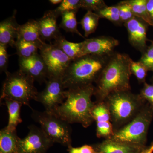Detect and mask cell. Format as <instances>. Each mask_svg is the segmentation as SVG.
Masks as SVG:
<instances>
[{
	"mask_svg": "<svg viewBox=\"0 0 153 153\" xmlns=\"http://www.w3.org/2000/svg\"><path fill=\"white\" fill-rule=\"evenodd\" d=\"M104 102L109 111L114 131L131 121L147 102L140 94L133 93L131 90L111 94Z\"/></svg>",
	"mask_w": 153,
	"mask_h": 153,
	"instance_id": "277c9868",
	"label": "cell"
},
{
	"mask_svg": "<svg viewBox=\"0 0 153 153\" xmlns=\"http://www.w3.org/2000/svg\"><path fill=\"white\" fill-rule=\"evenodd\" d=\"M84 55H93L99 56H111L115 49L120 44L117 39L108 36L98 37L85 39L83 41Z\"/></svg>",
	"mask_w": 153,
	"mask_h": 153,
	"instance_id": "7c38bea8",
	"label": "cell"
},
{
	"mask_svg": "<svg viewBox=\"0 0 153 153\" xmlns=\"http://www.w3.org/2000/svg\"><path fill=\"white\" fill-rule=\"evenodd\" d=\"M96 135L98 138L109 139L113 135L114 130L111 122L96 123Z\"/></svg>",
	"mask_w": 153,
	"mask_h": 153,
	"instance_id": "f1b7e54d",
	"label": "cell"
},
{
	"mask_svg": "<svg viewBox=\"0 0 153 153\" xmlns=\"http://www.w3.org/2000/svg\"><path fill=\"white\" fill-rule=\"evenodd\" d=\"M143 53L141 54L140 62L143 64L149 71L153 72V40Z\"/></svg>",
	"mask_w": 153,
	"mask_h": 153,
	"instance_id": "4dcf8cb0",
	"label": "cell"
},
{
	"mask_svg": "<svg viewBox=\"0 0 153 153\" xmlns=\"http://www.w3.org/2000/svg\"><path fill=\"white\" fill-rule=\"evenodd\" d=\"M125 1L131 7L134 16L142 19L149 26L153 27L147 10V0H125Z\"/></svg>",
	"mask_w": 153,
	"mask_h": 153,
	"instance_id": "603a6c76",
	"label": "cell"
},
{
	"mask_svg": "<svg viewBox=\"0 0 153 153\" xmlns=\"http://www.w3.org/2000/svg\"><path fill=\"white\" fill-rule=\"evenodd\" d=\"M111 56L88 55L72 60L62 78L65 88L84 87L95 83Z\"/></svg>",
	"mask_w": 153,
	"mask_h": 153,
	"instance_id": "3957f363",
	"label": "cell"
},
{
	"mask_svg": "<svg viewBox=\"0 0 153 153\" xmlns=\"http://www.w3.org/2000/svg\"><path fill=\"white\" fill-rule=\"evenodd\" d=\"M81 0H63L60 5L54 11L59 16L66 12H77L79 9L81 8Z\"/></svg>",
	"mask_w": 153,
	"mask_h": 153,
	"instance_id": "83f0119b",
	"label": "cell"
},
{
	"mask_svg": "<svg viewBox=\"0 0 153 153\" xmlns=\"http://www.w3.org/2000/svg\"><path fill=\"white\" fill-rule=\"evenodd\" d=\"M131 71L136 77L139 83H144L149 71L146 66L139 61H134L131 58L130 64Z\"/></svg>",
	"mask_w": 153,
	"mask_h": 153,
	"instance_id": "4316f807",
	"label": "cell"
},
{
	"mask_svg": "<svg viewBox=\"0 0 153 153\" xmlns=\"http://www.w3.org/2000/svg\"><path fill=\"white\" fill-rule=\"evenodd\" d=\"M45 83V88L38 92L36 100L44 105L46 111L52 112L65 100L66 88L61 78H49Z\"/></svg>",
	"mask_w": 153,
	"mask_h": 153,
	"instance_id": "9c48e42d",
	"label": "cell"
},
{
	"mask_svg": "<svg viewBox=\"0 0 153 153\" xmlns=\"http://www.w3.org/2000/svg\"><path fill=\"white\" fill-rule=\"evenodd\" d=\"M20 138L16 130L11 131L6 127L0 131V153H19Z\"/></svg>",
	"mask_w": 153,
	"mask_h": 153,
	"instance_id": "e0dca14e",
	"label": "cell"
},
{
	"mask_svg": "<svg viewBox=\"0 0 153 153\" xmlns=\"http://www.w3.org/2000/svg\"><path fill=\"white\" fill-rule=\"evenodd\" d=\"M3 100V104L7 106L9 113L8 123L6 128L10 130L16 131L17 126L22 122L21 117V108L23 104L11 100Z\"/></svg>",
	"mask_w": 153,
	"mask_h": 153,
	"instance_id": "ffe728a7",
	"label": "cell"
},
{
	"mask_svg": "<svg viewBox=\"0 0 153 153\" xmlns=\"http://www.w3.org/2000/svg\"><path fill=\"white\" fill-rule=\"evenodd\" d=\"M28 42L22 39L16 40L15 47L16 49V54L19 57L28 58L38 53V50L44 43Z\"/></svg>",
	"mask_w": 153,
	"mask_h": 153,
	"instance_id": "44dd1931",
	"label": "cell"
},
{
	"mask_svg": "<svg viewBox=\"0 0 153 153\" xmlns=\"http://www.w3.org/2000/svg\"><path fill=\"white\" fill-rule=\"evenodd\" d=\"M58 17L54 10H50L46 11L43 17L37 20L41 38L43 41L55 40L61 36L60 26L57 23Z\"/></svg>",
	"mask_w": 153,
	"mask_h": 153,
	"instance_id": "5bb4252c",
	"label": "cell"
},
{
	"mask_svg": "<svg viewBox=\"0 0 153 153\" xmlns=\"http://www.w3.org/2000/svg\"><path fill=\"white\" fill-rule=\"evenodd\" d=\"M95 13L100 18L107 19L117 26H121L123 24L120 17L117 5L110 7L107 6Z\"/></svg>",
	"mask_w": 153,
	"mask_h": 153,
	"instance_id": "d4e9b609",
	"label": "cell"
},
{
	"mask_svg": "<svg viewBox=\"0 0 153 153\" xmlns=\"http://www.w3.org/2000/svg\"><path fill=\"white\" fill-rule=\"evenodd\" d=\"M146 7L149 18L153 25V0H147Z\"/></svg>",
	"mask_w": 153,
	"mask_h": 153,
	"instance_id": "d590c367",
	"label": "cell"
},
{
	"mask_svg": "<svg viewBox=\"0 0 153 153\" xmlns=\"http://www.w3.org/2000/svg\"><path fill=\"white\" fill-rule=\"evenodd\" d=\"M7 47L3 44H0V70L1 72H7L8 66L9 55L7 51Z\"/></svg>",
	"mask_w": 153,
	"mask_h": 153,
	"instance_id": "836d02e7",
	"label": "cell"
},
{
	"mask_svg": "<svg viewBox=\"0 0 153 153\" xmlns=\"http://www.w3.org/2000/svg\"><path fill=\"white\" fill-rule=\"evenodd\" d=\"M127 31L128 41L132 47L143 53L148 46L147 33L149 26L142 19L134 16L124 24Z\"/></svg>",
	"mask_w": 153,
	"mask_h": 153,
	"instance_id": "8fae6325",
	"label": "cell"
},
{
	"mask_svg": "<svg viewBox=\"0 0 153 153\" xmlns=\"http://www.w3.org/2000/svg\"><path fill=\"white\" fill-rule=\"evenodd\" d=\"M81 6L87 11L96 13L107 5L103 0H81Z\"/></svg>",
	"mask_w": 153,
	"mask_h": 153,
	"instance_id": "1f68e13d",
	"label": "cell"
},
{
	"mask_svg": "<svg viewBox=\"0 0 153 153\" xmlns=\"http://www.w3.org/2000/svg\"><path fill=\"white\" fill-rule=\"evenodd\" d=\"M53 44L61 49L72 60L84 56L83 41L79 43L70 42L61 36L54 40Z\"/></svg>",
	"mask_w": 153,
	"mask_h": 153,
	"instance_id": "d6986e66",
	"label": "cell"
},
{
	"mask_svg": "<svg viewBox=\"0 0 153 153\" xmlns=\"http://www.w3.org/2000/svg\"><path fill=\"white\" fill-rule=\"evenodd\" d=\"M116 5L118 8L120 17L123 25L134 17L131 7L125 1H121Z\"/></svg>",
	"mask_w": 153,
	"mask_h": 153,
	"instance_id": "f546056e",
	"label": "cell"
},
{
	"mask_svg": "<svg viewBox=\"0 0 153 153\" xmlns=\"http://www.w3.org/2000/svg\"><path fill=\"white\" fill-rule=\"evenodd\" d=\"M39 50L47 67L48 79H62L72 60L54 44H47L44 42Z\"/></svg>",
	"mask_w": 153,
	"mask_h": 153,
	"instance_id": "ba28073f",
	"label": "cell"
},
{
	"mask_svg": "<svg viewBox=\"0 0 153 153\" xmlns=\"http://www.w3.org/2000/svg\"><path fill=\"white\" fill-rule=\"evenodd\" d=\"M6 74L1 100H11L30 106V101L36 100L38 93L34 79L20 69L13 73L7 71Z\"/></svg>",
	"mask_w": 153,
	"mask_h": 153,
	"instance_id": "8992f818",
	"label": "cell"
},
{
	"mask_svg": "<svg viewBox=\"0 0 153 153\" xmlns=\"http://www.w3.org/2000/svg\"><path fill=\"white\" fill-rule=\"evenodd\" d=\"M139 94L153 108V83L149 84L145 82Z\"/></svg>",
	"mask_w": 153,
	"mask_h": 153,
	"instance_id": "d6a6232c",
	"label": "cell"
},
{
	"mask_svg": "<svg viewBox=\"0 0 153 153\" xmlns=\"http://www.w3.org/2000/svg\"><path fill=\"white\" fill-rule=\"evenodd\" d=\"M19 69L32 77L34 81L42 83L48 79L46 64L40 54L28 58L19 57Z\"/></svg>",
	"mask_w": 153,
	"mask_h": 153,
	"instance_id": "4fadbf2b",
	"label": "cell"
},
{
	"mask_svg": "<svg viewBox=\"0 0 153 153\" xmlns=\"http://www.w3.org/2000/svg\"><path fill=\"white\" fill-rule=\"evenodd\" d=\"M63 1V0H50L49 2L53 5H56L57 4H61Z\"/></svg>",
	"mask_w": 153,
	"mask_h": 153,
	"instance_id": "74e56055",
	"label": "cell"
},
{
	"mask_svg": "<svg viewBox=\"0 0 153 153\" xmlns=\"http://www.w3.org/2000/svg\"><path fill=\"white\" fill-rule=\"evenodd\" d=\"M32 117L41 126V129L53 143H57L68 147L71 146L70 124L54 113L33 110Z\"/></svg>",
	"mask_w": 153,
	"mask_h": 153,
	"instance_id": "52a82bcc",
	"label": "cell"
},
{
	"mask_svg": "<svg viewBox=\"0 0 153 153\" xmlns=\"http://www.w3.org/2000/svg\"><path fill=\"white\" fill-rule=\"evenodd\" d=\"M152 83H153V75H152Z\"/></svg>",
	"mask_w": 153,
	"mask_h": 153,
	"instance_id": "f35d334b",
	"label": "cell"
},
{
	"mask_svg": "<svg viewBox=\"0 0 153 153\" xmlns=\"http://www.w3.org/2000/svg\"><path fill=\"white\" fill-rule=\"evenodd\" d=\"M95 102L92 115L96 123L111 121L110 115L105 102L104 101Z\"/></svg>",
	"mask_w": 153,
	"mask_h": 153,
	"instance_id": "484cf974",
	"label": "cell"
},
{
	"mask_svg": "<svg viewBox=\"0 0 153 153\" xmlns=\"http://www.w3.org/2000/svg\"><path fill=\"white\" fill-rule=\"evenodd\" d=\"M69 153H97L93 146L85 145L79 147H68Z\"/></svg>",
	"mask_w": 153,
	"mask_h": 153,
	"instance_id": "e575fe53",
	"label": "cell"
},
{
	"mask_svg": "<svg viewBox=\"0 0 153 153\" xmlns=\"http://www.w3.org/2000/svg\"><path fill=\"white\" fill-rule=\"evenodd\" d=\"M131 57L125 53L115 52L95 82L94 95L97 102H103L111 94L131 90Z\"/></svg>",
	"mask_w": 153,
	"mask_h": 153,
	"instance_id": "6da1fadb",
	"label": "cell"
},
{
	"mask_svg": "<svg viewBox=\"0 0 153 153\" xmlns=\"http://www.w3.org/2000/svg\"><path fill=\"white\" fill-rule=\"evenodd\" d=\"M26 137L20 139L19 153H46L53 143L41 128L35 125L29 127Z\"/></svg>",
	"mask_w": 153,
	"mask_h": 153,
	"instance_id": "30bf717a",
	"label": "cell"
},
{
	"mask_svg": "<svg viewBox=\"0 0 153 153\" xmlns=\"http://www.w3.org/2000/svg\"><path fill=\"white\" fill-rule=\"evenodd\" d=\"M100 19V17L94 12L87 11L79 23L84 30L85 37H88L95 32Z\"/></svg>",
	"mask_w": 153,
	"mask_h": 153,
	"instance_id": "cb8c5ba5",
	"label": "cell"
},
{
	"mask_svg": "<svg viewBox=\"0 0 153 153\" xmlns=\"http://www.w3.org/2000/svg\"><path fill=\"white\" fill-rule=\"evenodd\" d=\"M76 12L70 11L63 13L61 15L62 20L59 26L66 32L75 33L80 37L84 38L77 29V21L76 18Z\"/></svg>",
	"mask_w": 153,
	"mask_h": 153,
	"instance_id": "7402d4cb",
	"label": "cell"
},
{
	"mask_svg": "<svg viewBox=\"0 0 153 153\" xmlns=\"http://www.w3.org/2000/svg\"><path fill=\"white\" fill-rule=\"evenodd\" d=\"M16 11L10 17L1 22L0 23V44L7 47H15L18 37L19 25L16 20Z\"/></svg>",
	"mask_w": 153,
	"mask_h": 153,
	"instance_id": "2e32d148",
	"label": "cell"
},
{
	"mask_svg": "<svg viewBox=\"0 0 153 153\" xmlns=\"http://www.w3.org/2000/svg\"><path fill=\"white\" fill-rule=\"evenodd\" d=\"M153 119V108L147 102L131 121L115 131L109 139L145 147Z\"/></svg>",
	"mask_w": 153,
	"mask_h": 153,
	"instance_id": "5b68a950",
	"label": "cell"
},
{
	"mask_svg": "<svg viewBox=\"0 0 153 153\" xmlns=\"http://www.w3.org/2000/svg\"><path fill=\"white\" fill-rule=\"evenodd\" d=\"M31 42L42 43L39 26L37 20L31 19L24 25H20L18 30L17 39Z\"/></svg>",
	"mask_w": 153,
	"mask_h": 153,
	"instance_id": "ac0fdd59",
	"label": "cell"
},
{
	"mask_svg": "<svg viewBox=\"0 0 153 153\" xmlns=\"http://www.w3.org/2000/svg\"><path fill=\"white\" fill-rule=\"evenodd\" d=\"M140 153H153V141L149 146H146Z\"/></svg>",
	"mask_w": 153,
	"mask_h": 153,
	"instance_id": "8d00e7d4",
	"label": "cell"
},
{
	"mask_svg": "<svg viewBox=\"0 0 153 153\" xmlns=\"http://www.w3.org/2000/svg\"><path fill=\"white\" fill-rule=\"evenodd\" d=\"M97 153H140L145 147L107 139L93 145Z\"/></svg>",
	"mask_w": 153,
	"mask_h": 153,
	"instance_id": "9a60e30c",
	"label": "cell"
},
{
	"mask_svg": "<svg viewBox=\"0 0 153 153\" xmlns=\"http://www.w3.org/2000/svg\"><path fill=\"white\" fill-rule=\"evenodd\" d=\"M94 86L69 88L66 90L65 101L52 113L69 124H81L85 128L92 124V115L95 102L92 101Z\"/></svg>",
	"mask_w": 153,
	"mask_h": 153,
	"instance_id": "7a4b0ae2",
	"label": "cell"
}]
</instances>
